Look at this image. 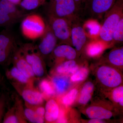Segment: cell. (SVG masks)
I'll use <instances>...</instances> for the list:
<instances>
[{
  "label": "cell",
  "instance_id": "1",
  "mask_svg": "<svg viewBox=\"0 0 123 123\" xmlns=\"http://www.w3.org/2000/svg\"><path fill=\"white\" fill-rule=\"evenodd\" d=\"M123 17V0H116L114 6L106 13L99 31V37L103 42L112 41L114 31Z\"/></svg>",
  "mask_w": 123,
  "mask_h": 123
},
{
  "label": "cell",
  "instance_id": "2",
  "mask_svg": "<svg viewBox=\"0 0 123 123\" xmlns=\"http://www.w3.org/2000/svg\"><path fill=\"white\" fill-rule=\"evenodd\" d=\"M49 17L63 18L72 20L80 17L74 0H53L49 4Z\"/></svg>",
  "mask_w": 123,
  "mask_h": 123
},
{
  "label": "cell",
  "instance_id": "3",
  "mask_svg": "<svg viewBox=\"0 0 123 123\" xmlns=\"http://www.w3.org/2000/svg\"><path fill=\"white\" fill-rule=\"evenodd\" d=\"M116 0H86L81 14L88 17L100 19L114 6Z\"/></svg>",
  "mask_w": 123,
  "mask_h": 123
},
{
  "label": "cell",
  "instance_id": "4",
  "mask_svg": "<svg viewBox=\"0 0 123 123\" xmlns=\"http://www.w3.org/2000/svg\"><path fill=\"white\" fill-rule=\"evenodd\" d=\"M24 16L22 12L16 5L7 0H1L0 2V27L5 29L9 28L17 22Z\"/></svg>",
  "mask_w": 123,
  "mask_h": 123
},
{
  "label": "cell",
  "instance_id": "5",
  "mask_svg": "<svg viewBox=\"0 0 123 123\" xmlns=\"http://www.w3.org/2000/svg\"><path fill=\"white\" fill-rule=\"evenodd\" d=\"M49 24L57 41L64 44H72L71 21L63 18L49 17Z\"/></svg>",
  "mask_w": 123,
  "mask_h": 123
},
{
  "label": "cell",
  "instance_id": "6",
  "mask_svg": "<svg viewBox=\"0 0 123 123\" xmlns=\"http://www.w3.org/2000/svg\"><path fill=\"white\" fill-rule=\"evenodd\" d=\"M46 28L42 18L36 14L27 16L22 23L23 34L31 39H35L41 37L44 33Z\"/></svg>",
  "mask_w": 123,
  "mask_h": 123
},
{
  "label": "cell",
  "instance_id": "7",
  "mask_svg": "<svg viewBox=\"0 0 123 123\" xmlns=\"http://www.w3.org/2000/svg\"><path fill=\"white\" fill-rule=\"evenodd\" d=\"M97 76L100 83L108 88H116L123 82L120 73L114 68L107 65H103L98 68Z\"/></svg>",
  "mask_w": 123,
  "mask_h": 123
},
{
  "label": "cell",
  "instance_id": "8",
  "mask_svg": "<svg viewBox=\"0 0 123 123\" xmlns=\"http://www.w3.org/2000/svg\"><path fill=\"white\" fill-rule=\"evenodd\" d=\"M80 17H77L71 21V41L77 52L81 51L87 42L86 34Z\"/></svg>",
  "mask_w": 123,
  "mask_h": 123
},
{
  "label": "cell",
  "instance_id": "9",
  "mask_svg": "<svg viewBox=\"0 0 123 123\" xmlns=\"http://www.w3.org/2000/svg\"><path fill=\"white\" fill-rule=\"evenodd\" d=\"M16 47L15 38L8 30L5 29L0 32V64L9 60Z\"/></svg>",
  "mask_w": 123,
  "mask_h": 123
},
{
  "label": "cell",
  "instance_id": "10",
  "mask_svg": "<svg viewBox=\"0 0 123 123\" xmlns=\"http://www.w3.org/2000/svg\"><path fill=\"white\" fill-rule=\"evenodd\" d=\"M23 56L27 62L30 65L37 76L41 77L44 74L43 61L39 53L34 52V47L31 44H26L23 47Z\"/></svg>",
  "mask_w": 123,
  "mask_h": 123
},
{
  "label": "cell",
  "instance_id": "11",
  "mask_svg": "<svg viewBox=\"0 0 123 123\" xmlns=\"http://www.w3.org/2000/svg\"><path fill=\"white\" fill-rule=\"evenodd\" d=\"M38 49L42 55H46L52 53L56 47L57 39L49 26L46 27Z\"/></svg>",
  "mask_w": 123,
  "mask_h": 123
},
{
  "label": "cell",
  "instance_id": "12",
  "mask_svg": "<svg viewBox=\"0 0 123 123\" xmlns=\"http://www.w3.org/2000/svg\"><path fill=\"white\" fill-rule=\"evenodd\" d=\"M86 113L91 119H108L111 118L113 116L111 111L98 106H91L88 107L86 110Z\"/></svg>",
  "mask_w": 123,
  "mask_h": 123
},
{
  "label": "cell",
  "instance_id": "13",
  "mask_svg": "<svg viewBox=\"0 0 123 123\" xmlns=\"http://www.w3.org/2000/svg\"><path fill=\"white\" fill-rule=\"evenodd\" d=\"M53 52L56 57L65 58L68 60H74L77 57V51L69 44H64L59 45L55 48Z\"/></svg>",
  "mask_w": 123,
  "mask_h": 123
},
{
  "label": "cell",
  "instance_id": "14",
  "mask_svg": "<svg viewBox=\"0 0 123 123\" xmlns=\"http://www.w3.org/2000/svg\"><path fill=\"white\" fill-rule=\"evenodd\" d=\"M44 117L47 121L54 122L57 120L59 114V105L56 101L51 99L47 102L45 106Z\"/></svg>",
  "mask_w": 123,
  "mask_h": 123
},
{
  "label": "cell",
  "instance_id": "15",
  "mask_svg": "<svg viewBox=\"0 0 123 123\" xmlns=\"http://www.w3.org/2000/svg\"><path fill=\"white\" fill-rule=\"evenodd\" d=\"M22 95L23 99L31 105H37L42 104L44 99L42 93L29 89L23 90Z\"/></svg>",
  "mask_w": 123,
  "mask_h": 123
},
{
  "label": "cell",
  "instance_id": "16",
  "mask_svg": "<svg viewBox=\"0 0 123 123\" xmlns=\"http://www.w3.org/2000/svg\"><path fill=\"white\" fill-rule=\"evenodd\" d=\"M16 55V67L29 79L34 77L35 75L31 66L27 62L24 56H21L20 54H17Z\"/></svg>",
  "mask_w": 123,
  "mask_h": 123
},
{
  "label": "cell",
  "instance_id": "17",
  "mask_svg": "<svg viewBox=\"0 0 123 123\" xmlns=\"http://www.w3.org/2000/svg\"><path fill=\"white\" fill-rule=\"evenodd\" d=\"M94 88L93 84L91 82H88L84 85L79 97V103L82 105H86L89 102L92 97Z\"/></svg>",
  "mask_w": 123,
  "mask_h": 123
},
{
  "label": "cell",
  "instance_id": "18",
  "mask_svg": "<svg viewBox=\"0 0 123 123\" xmlns=\"http://www.w3.org/2000/svg\"><path fill=\"white\" fill-rule=\"evenodd\" d=\"M79 68L74 60H70L59 65L56 68V72L59 74H74Z\"/></svg>",
  "mask_w": 123,
  "mask_h": 123
},
{
  "label": "cell",
  "instance_id": "19",
  "mask_svg": "<svg viewBox=\"0 0 123 123\" xmlns=\"http://www.w3.org/2000/svg\"><path fill=\"white\" fill-rule=\"evenodd\" d=\"M108 60L110 63L117 67L123 65V48L112 50L108 54Z\"/></svg>",
  "mask_w": 123,
  "mask_h": 123
},
{
  "label": "cell",
  "instance_id": "20",
  "mask_svg": "<svg viewBox=\"0 0 123 123\" xmlns=\"http://www.w3.org/2000/svg\"><path fill=\"white\" fill-rule=\"evenodd\" d=\"M67 78L64 77H55L52 79L53 85L59 94L64 93L68 89L69 82Z\"/></svg>",
  "mask_w": 123,
  "mask_h": 123
},
{
  "label": "cell",
  "instance_id": "21",
  "mask_svg": "<svg viewBox=\"0 0 123 123\" xmlns=\"http://www.w3.org/2000/svg\"><path fill=\"white\" fill-rule=\"evenodd\" d=\"M24 113L26 118L31 123H43L44 122V117L40 116L35 111L32 109L26 108L24 110Z\"/></svg>",
  "mask_w": 123,
  "mask_h": 123
},
{
  "label": "cell",
  "instance_id": "22",
  "mask_svg": "<svg viewBox=\"0 0 123 123\" xmlns=\"http://www.w3.org/2000/svg\"><path fill=\"white\" fill-rule=\"evenodd\" d=\"M46 0H23L20 4L27 10L35 9L45 2Z\"/></svg>",
  "mask_w": 123,
  "mask_h": 123
},
{
  "label": "cell",
  "instance_id": "23",
  "mask_svg": "<svg viewBox=\"0 0 123 123\" xmlns=\"http://www.w3.org/2000/svg\"><path fill=\"white\" fill-rule=\"evenodd\" d=\"M89 73V70L87 68L82 67L78 68L76 72L73 74L71 80L74 82L82 81L87 78Z\"/></svg>",
  "mask_w": 123,
  "mask_h": 123
},
{
  "label": "cell",
  "instance_id": "24",
  "mask_svg": "<svg viewBox=\"0 0 123 123\" xmlns=\"http://www.w3.org/2000/svg\"><path fill=\"white\" fill-rule=\"evenodd\" d=\"M123 41V17L120 19L114 31L112 41L121 43Z\"/></svg>",
  "mask_w": 123,
  "mask_h": 123
},
{
  "label": "cell",
  "instance_id": "25",
  "mask_svg": "<svg viewBox=\"0 0 123 123\" xmlns=\"http://www.w3.org/2000/svg\"><path fill=\"white\" fill-rule=\"evenodd\" d=\"M10 75L17 80L23 84L28 83L29 78L22 73L17 67H14L10 70Z\"/></svg>",
  "mask_w": 123,
  "mask_h": 123
},
{
  "label": "cell",
  "instance_id": "26",
  "mask_svg": "<svg viewBox=\"0 0 123 123\" xmlns=\"http://www.w3.org/2000/svg\"><path fill=\"white\" fill-rule=\"evenodd\" d=\"M78 91L76 89H73L67 93L63 98L62 102L64 105L66 106L70 105L75 101Z\"/></svg>",
  "mask_w": 123,
  "mask_h": 123
},
{
  "label": "cell",
  "instance_id": "27",
  "mask_svg": "<svg viewBox=\"0 0 123 123\" xmlns=\"http://www.w3.org/2000/svg\"><path fill=\"white\" fill-rule=\"evenodd\" d=\"M112 98L115 102L123 106V86H118L115 88L112 92Z\"/></svg>",
  "mask_w": 123,
  "mask_h": 123
},
{
  "label": "cell",
  "instance_id": "28",
  "mask_svg": "<svg viewBox=\"0 0 123 123\" xmlns=\"http://www.w3.org/2000/svg\"><path fill=\"white\" fill-rule=\"evenodd\" d=\"M39 88L44 94L51 96L54 94V90L50 82L46 80H42L39 84Z\"/></svg>",
  "mask_w": 123,
  "mask_h": 123
},
{
  "label": "cell",
  "instance_id": "29",
  "mask_svg": "<svg viewBox=\"0 0 123 123\" xmlns=\"http://www.w3.org/2000/svg\"><path fill=\"white\" fill-rule=\"evenodd\" d=\"M103 49L102 47L99 44H90L86 49V52L90 56H94L101 53Z\"/></svg>",
  "mask_w": 123,
  "mask_h": 123
},
{
  "label": "cell",
  "instance_id": "30",
  "mask_svg": "<svg viewBox=\"0 0 123 123\" xmlns=\"http://www.w3.org/2000/svg\"><path fill=\"white\" fill-rule=\"evenodd\" d=\"M17 117L14 115H8L4 119V123H18Z\"/></svg>",
  "mask_w": 123,
  "mask_h": 123
},
{
  "label": "cell",
  "instance_id": "31",
  "mask_svg": "<svg viewBox=\"0 0 123 123\" xmlns=\"http://www.w3.org/2000/svg\"><path fill=\"white\" fill-rule=\"evenodd\" d=\"M85 0H74L77 8L80 13V15L81 14Z\"/></svg>",
  "mask_w": 123,
  "mask_h": 123
},
{
  "label": "cell",
  "instance_id": "32",
  "mask_svg": "<svg viewBox=\"0 0 123 123\" xmlns=\"http://www.w3.org/2000/svg\"><path fill=\"white\" fill-rule=\"evenodd\" d=\"M57 120V123H67V120L65 117L63 112L62 111H60L59 117H58Z\"/></svg>",
  "mask_w": 123,
  "mask_h": 123
},
{
  "label": "cell",
  "instance_id": "33",
  "mask_svg": "<svg viewBox=\"0 0 123 123\" xmlns=\"http://www.w3.org/2000/svg\"><path fill=\"white\" fill-rule=\"evenodd\" d=\"M5 102L4 100L0 98V122L1 121L4 109Z\"/></svg>",
  "mask_w": 123,
  "mask_h": 123
},
{
  "label": "cell",
  "instance_id": "34",
  "mask_svg": "<svg viewBox=\"0 0 123 123\" xmlns=\"http://www.w3.org/2000/svg\"><path fill=\"white\" fill-rule=\"evenodd\" d=\"M35 111L37 113V114L40 116L44 117L45 110V108L43 107H38L36 108Z\"/></svg>",
  "mask_w": 123,
  "mask_h": 123
},
{
  "label": "cell",
  "instance_id": "35",
  "mask_svg": "<svg viewBox=\"0 0 123 123\" xmlns=\"http://www.w3.org/2000/svg\"><path fill=\"white\" fill-rule=\"evenodd\" d=\"M89 123H105V121L103 120L98 119H91L88 121Z\"/></svg>",
  "mask_w": 123,
  "mask_h": 123
},
{
  "label": "cell",
  "instance_id": "36",
  "mask_svg": "<svg viewBox=\"0 0 123 123\" xmlns=\"http://www.w3.org/2000/svg\"><path fill=\"white\" fill-rule=\"evenodd\" d=\"M7 0L16 5L20 4L21 1H22V0Z\"/></svg>",
  "mask_w": 123,
  "mask_h": 123
},
{
  "label": "cell",
  "instance_id": "37",
  "mask_svg": "<svg viewBox=\"0 0 123 123\" xmlns=\"http://www.w3.org/2000/svg\"><path fill=\"white\" fill-rule=\"evenodd\" d=\"M2 81V76L1 74L0 73V85L1 84Z\"/></svg>",
  "mask_w": 123,
  "mask_h": 123
},
{
  "label": "cell",
  "instance_id": "38",
  "mask_svg": "<svg viewBox=\"0 0 123 123\" xmlns=\"http://www.w3.org/2000/svg\"><path fill=\"white\" fill-rule=\"evenodd\" d=\"M49 1H52V0H49Z\"/></svg>",
  "mask_w": 123,
  "mask_h": 123
},
{
  "label": "cell",
  "instance_id": "39",
  "mask_svg": "<svg viewBox=\"0 0 123 123\" xmlns=\"http://www.w3.org/2000/svg\"><path fill=\"white\" fill-rule=\"evenodd\" d=\"M1 0H0V2Z\"/></svg>",
  "mask_w": 123,
  "mask_h": 123
}]
</instances>
